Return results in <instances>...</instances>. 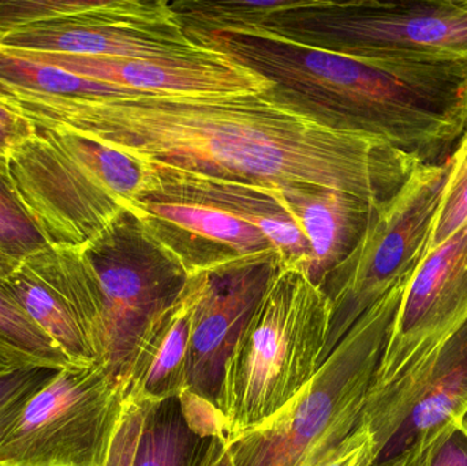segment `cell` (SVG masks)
I'll list each match as a JSON object with an SVG mask.
<instances>
[{"mask_svg":"<svg viewBox=\"0 0 467 466\" xmlns=\"http://www.w3.org/2000/svg\"><path fill=\"white\" fill-rule=\"evenodd\" d=\"M33 125L79 134L144 163L254 185H313L373 207L421 164L386 142L331 128L265 92L51 98L2 93Z\"/></svg>","mask_w":467,"mask_h":466,"instance_id":"obj_1","label":"cell"},{"mask_svg":"<svg viewBox=\"0 0 467 466\" xmlns=\"http://www.w3.org/2000/svg\"><path fill=\"white\" fill-rule=\"evenodd\" d=\"M191 35L271 81L269 93L280 103L337 130L380 140L421 166L449 163L466 130L462 60H359L264 33Z\"/></svg>","mask_w":467,"mask_h":466,"instance_id":"obj_2","label":"cell"},{"mask_svg":"<svg viewBox=\"0 0 467 466\" xmlns=\"http://www.w3.org/2000/svg\"><path fill=\"white\" fill-rule=\"evenodd\" d=\"M331 305L298 267L275 260L268 284L224 364L216 410L232 442L285 408L323 364Z\"/></svg>","mask_w":467,"mask_h":466,"instance_id":"obj_3","label":"cell"},{"mask_svg":"<svg viewBox=\"0 0 467 466\" xmlns=\"http://www.w3.org/2000/svg\"><path fill=\"white\" fill-rule=\"evenodd\" d=\"M409 279L357 320L285 408L227 442L235 466H313L358 429Z\"/></svg>","mask_w":467,"mask_h":466,"instance_id":"obj_4","label":"cell"},{"mask_svg":"<svg viewBox=\"0 0 467 466\" xmlns=\"http://www.w3.org/2000/svg\"><path fill=\"white\" fill-rule=\"evenodd\" d=\"M264 33L351 59L467 62V10L458 0H283L233 33Z\"/></svg>","mask_w":467,"mask_h":466,"instance_id":"obj_5","label":"cell"},{"mask_svg":"<svg viewBox=\"0 0 467 466\" xmlns=\"http://www.w3.org/2000/svg\"><path fill=\"white\" fill-rule=\"evenodd\" d=\"M449 163L421 166L400 196L379 211L353 254L321 285L331 305L326 360L357 320L400 282L410 278L425 254L441 204Z\"/></svg>","mask_w":467,"mask_h":466,"instance_id":"obj_6","label":"cell"},{"mask_svg":"<svg viewBox=\"0 0 467 466\" xmlns=\"http://www.w3.org/2000/svg\"><path fill=\"white\" fill-rule=\"evenodd\" d=\"M123 399L103 364L59 369L0 440V466H100Z\"/></svg>","mask_w":467,"mask_h":466,"instance_id":"obj_7","label":"cell"},{"mask_svg":"<svg viewBox=\"0 0 467 466\" xmlns=\"http://www.w3.org/2000/svg\"><path fill=\"white\" fill-rule=\"evenodd\" d=\"M104 300V367L123 386L145 328L171 305L188 273L130 211L82 248Z\"/></svg>","mask_w":467,"mask_h":466,"instance_id":"obj_8","label":"cell"},{"mask_svg":"<svg viewBox=\"0 0 467 466\" xmlns=\"http://www.w3.org/2000/svg\"><path fill=\"white\" fill-rule=\"evenodd\" d=\"M0 48L126 59L218 60L164 0H96L87 13L0 36Z\"/></svg>","mask_w":467,"mask_h":466,"instance_id":"obj_9","label":"cell"},{"mask_svg":"<svg viewBox=\"0 0 467 466\" xmlns=\"http://www.w3.org/2000/svg\"><path fill=\"white\" fill-rule=\"evenodd\" d=\"M5 180L47 245L82 249L126 208L44 130L0 155Z\"/></svg>","mask_w":467,"mask_h":466,"instance_id":"obj_10","label":"cell"},{"mask_svg":"<svg viewBox=\"0 0 467 466\" xmlns=\"http://www.w3.org/2000/svg\"><path fill=\"white\" fill-rule=\"evenodd\" d=\"M466 320L467 223L425 254L406 284L365 409L409 379Z\"/></svg>","mask_w":467,"mask_h":466,"instance_id":"obj_11","label":"cell"},{"mask_svg":"<svg viewBox=\"0 0 467 466\" xmlns=\"http://www.w3.org/2000/svg\"><path fill=\"white\" fill-rule=\"evenodd\" d=\"M467 410V320L405 382L364 410L359 426L375 435L379 461L458 426Z\"/></svg>","mask_w":467,"mask_h":466,"instance_id":"obj_12","label":"cell"},{"mask_svg":"<svg viewBox=\"0 0 467 466\" xmlns=\"http://www.w3.org/2000/svg\"><path fill=\"white\" fill-rule=\"evenodd\" d=\"M129 211L174 254L188 275L230 273L277 257L257 227L213 205L142 194Z\"/></svg>","mask_w":467,"mask_h":466,"instance_id":"obj_13","label":"cell"},{"mask_svg":"<svg viewBox=\"0 0 467 466\" xmlns=\"http://www.w3.org/2000/svg\"><path fill=\"white\" fill-rule=\"evenodd\" d=\"M0 281L71 366L101 364L100 303L78 267L65 260L33 264L19 260Z\"/></svg>","mask_w":467,"mask_h":466,"instance_id":"obj_14","label":"cell"},{"mask_svg":"<svg viewBox=\"0 0 467 466\" xmlns=\"http://www.w3.org/2000/svg\"><path fill=\"white\" fill-rule=\"evenodd\" d=\"M16 52L81 78L140 95L213 96L272 88L271 81L226 55L218 60H161Z\"/></svg>","mask_w":467,"mask_h":466,"instance_id":"obj_15","label":"cell"},{"mask_svg":"<svg viewBox=\"0 0 467 466\" xmlns=\"http://www.w3.org/2000/svg\"><path fill=\"white\" fill-rule=\"evenodd\" d=\"M275 260L211 274L197 304L189 347L188 393L215 409L224 364L268 284Z\"/></svg>","mask_w":467,"mask_h":466,"instance_id":"obj_16","label":"cell"},{"mask_svg":"<svg viewBox=\"0 0 467 466\" xmlns=\"http://www.w3.org/2000/svg\"><path fill=\"white\" fill-rule=\"evenodd\" d=\"M144 164L147 180L140 196L150 194L188 200L222 208L257 227L274 246L280 263L309 273L312 256L306 238L293 219L269 196L264 185L196 174L174 167Z\"/></svg>","mask_w":467,"mask_h":466,"instance_id":"obj_17","label":"cell"},{"mask_svg":"<svg viewBox=\"0 0 467 466\" xmlns=\"http://www.w3.org/2000/svg\"><path fill=\"white\" fill-rule=\"evenodd\" d=\"M264 188L306 238L312 256L307 276L320 287L328 274L353 254L379 211L383 210L358 197L323 186Z\"/></svg>","mask_w":467,"mask_h":466,"instance_id":"obj_18","label":"cell"},{"mask_svg":"<svg viewBox=\"0 0 467 466\" xmlns=\"http://www.w3.org/2000/svg\"><path fill=\"white\" fill-rule=\"evenodd\" d=\"M210 275H189L174 303L145 328L123 382L125 397L163 402L188 393L192 323Z\"/></svg>","mask_w":467,"mask_h":466,"instance_id":"obj_19","label":"cell"},{"mask_svg":"<svg viewBox=\"0 0 467 466\" xmlns=\"http://www.w3.org/2000/svg\"><path fill=\"white\" fill-rule=\"evenodd\" d=\"M207 440L186 420L180 399L125 397L100 466H191Z\"/></svg>","mask_w":467,"mask_h":466,"instance_id":"obj_20","label":"cell"},{"mask_svg":"<svg viewBox=\"0 0 467 466\" xmlns=\"http://www.w3.org/2000/svg\"><path fill=\"white\" fill-rule=\"evenodd\" d=\"M40 129L119 200L126 210L144 191L147 172L142 161L79 134Z\"/></svg>","mask_w":467,"mask_h":466,"instance_id":"obj_21","label":"cell"},{"mask_svg":"<svg viewBox=\"0 0 467 466\" xmlns=\"http://www.w3.org/2000/svg\"><path fill=\"white\" fill-rule=\"evenodd\" d=\"M0 341L22 350L49 368L70 367L57 345L29 319L0 281Z\"/></svg>","mask_w":467,"mask_h":466,"instance_id":"obj_22","label":"cell"},{"mask_svg":"<svg viewBox=\"0 0 467 466\" xmlns=\"http://www.w3.org/2000/svg\"><path fill=\"white\" fill-rule=\"evenodd\" d=\"M467 223V128L450 158L441 204L425 254L446 243ZM424 254V256H425Z\"/></svg>","mask_w":467,"mask_h":466,"instance_id":"obj_23","label":"cell"},{"mask_svg":"<svg viewBox=\"0 0 467 466\" xmlns=\"http://www.w3.org/2000/svg\"><path fill=\"white\" fill-rule=\"evenodd\" d=\"M46 246V241L14 196L0 163V252L19 262Z\"/></svg>","mask_w":467,"mask_h":466,"instance_id":"obj_24","label":"cell"},{"mask_svg":"<svg viewBox=\"0 0 467 466\" xmlns=\"http://www.w3.org/2000/svg\"><path fill=\"white\" fill-rule=\"evenodd\" d=\"M57 371L59 369L25 366L0 377V440L27 401L51 382Z\"/></svg>","mask_w":467,"mask_h":466,"instance_id":"obj_25","label":"cell"},{"mask_svg":"<svg viewBox=\"0 0 467 466\" xmlns=\"http://www.w3.org/2000/svg\"><path fill=\"white\" fill-rule=\"evenodd\" d=\"M378 461L379 448L375 435L367 426H359L350 437L313 466H373Z\"/></svg>","mask_w":467,"mask_h":466,"instance_id":"obj_26","label":"cell"},{"mask_svg":"<svg viewBox=\"0 0 467 466\" xmlns=\"http://www.w3.org/2000/svg\"><path fill=\"white\" fill-rule=\"evenodd\" d=\"M422 466H467L466 435L458 426L452 427L439 440Z\"/></svg>","mask_w":467,"mask_h":466,"instance_id":"obj_27","label":"cell"},{"mask_svg":"<svg viewBox=\"0 0 467 466\" xmlns=\"http://www.w3.org/2000/svg\"><path fill=\"white\" fill-rule=\"evenodd\" d=\"M35 133V125L0 101V155Z\"/></svg>","mask_w":467,"mask_h":466,"instance_id":"obj_28","label":"cell"},{"mask_svg":"<svg viewBox=\"0 0 467 466\" xmlns=\"http://www.w3.org/2000/svg\"><path fill=\"white\" fill-rule=\"evenodd\" d=\"M444 437L436 438H421L417 440L410 448L406 450L400 451L397 456L391 457V459L386 460V461L378 462L373 466H422L425 460L428 459L433 449L438 445L439 440Z\"/></svg>","mask_w":467,"mask_h":466,"instance_id":"obj_29","label":"cell"},{"mask_svg":"<svg viewBox=\"0 0 467 466\" xmlns=\"http://www.w3.org/2000/svg\"><path fill=\"white\" fill-rule=\"evenodd\" d=\"M191 466H235L229 443L223 437H210Z\"/></svg>","mask_w":467,"mask_h":466,"instance_id":"obj_30","label":"cell"},{"mask_svg":"<svg viewBox=\"0 0 467 466\" xmlns=\"http://www.w3.org/2000/svg\"><path fill=\"white\" fill-rule=\"evenodd\" d=\"M25 366H43V364L38 363L37 360L30 357L29 355L22 352V350L0 341V377L13 371V369Z\"/></svg>","mask_w":467,"mask_h":466,"instance_id":"obj_31","label":"cell"},{"mask_svg":"<svg viewBox=\"0 0 467 466\" xmlns=\"http://www.w3.org/2000/svg\"><path fill=\"white\" fill-rule=\"evenodd\" d=\"M16 264V260L10 259V257L5 256V254L0 252V278L7 275Z\"/></svg>","mask_w":467,"mask_h":466,"instance_id":"obj_32","label":"cell"},{"mask_svg":"<svg viewBox=\"0 0 467 466\" xmlns=\"http://www.w3.org/2000/svg\"><path fill=\"white\" fill-rule=\"evenodd\" d=\"M458 429H460L467 437V410L465 415L461 418L460 423H458Z\"/></svg>","mask_w":467,"mask_h":466,"instance_id":"obj_33","label":"cell"},{"mask_svg":"<svg viewBox=\"0 0 467 466\" xmlns=\"http://www.w3.org/2000/svg\"><path fill=\"white\" fill-rule=\"evenodd\" d=\"M458 3H460L461 7L467 10V0H458Z\"/></svg>","mask_w":467,"mask_h":466,"instance_id":"obj_34","label":"cell"}]
</instances>
